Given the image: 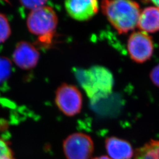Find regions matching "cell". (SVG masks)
Listing matches in <instances>:
<instances>
[{
	"label": "cell",
	"instance_id": "obj_1",
	"mask_svg": "<svg viewBox=\"0 0 159 159\" xmlns=\"http://www.w3.org/2000/svg\"><path fill=\"white\" fill-rule=\"evenodd\" d=\"M101 7L108 21L119 34L127 33L137 27L141 10L136 2L127 0L103 1Z\"/></svg>",
	"mask_w": 159,
	"mask_h": 159
},
{
	"label": "cell",
	"instance_id": "obj_2",
	"mask_svg": "<svg viewBox=\"0 0 159 159\" xmlns=\"http://www.w3.org/2000/svg\"><path fill=\"white\" fill-rule=\"evenodd\" d=\"M77 77L93 102L107 97L112 92L113 76L104 67L94 66L87 70L79 71Z\"/></svg>",
	"mask_w": 159,
	"mask_h": 159
},
{
	"label": "cell",
	"instance_id": "obj_3",
	"mask_svg": "<svg viewBox=\"0 0 159 159\" xmlns=\"http://www.w3.org/2000/svg\"><path fill=\"white\" fill-rule=\"evenodd\" d=\"M57 24V14L49 6H43L31 11L27 20L30 32L39 36L41 43L44 44L51 43Z\"/></svg>",
	"mask_w": 159,
	"mask_h": 159
},
{
	"label": "cell",
	"instance_id": "obj_4",
	"mask_svg": "<svg viewBox=\"0 0 159 159\" xmlns=\"http://www.w3.org/2000/svg\"><path fill=\"white\" fill-rule=\"evenodd\" d=\"M94 148L91 137L82 133L70 134L63 143V152L67 159H90Z\"/></svg>",
	"mask_w": 159,
	"mask_h": 159
},
{
	"label": "cell",
	"instance_id": "obj_5",
	"mask_svg": "<svg viewBox=\"0 0 159 159\" xmlns=\"http://www.w3.org/2000/svg\"><path fill=\"white\" fill-rule=\"evenodd\" d=\"M56 103L65 115L72 117L79 113L83 106V97L79 90L73 85L63 84L56 93Z\"/></svg>",
	"mask_w": 159,
	"mask_h": 159
},
{
	"label": "cell",
	"instance_id": "obj_6",
	"mask_svg": "<svg viewBox=\"0 0 159 159\" xmlns=\"http://www.w3.org/2000/svg\"><path fill=\"white\" fill-rule=\"evenodd\" d=\"M127 50L132 60L136 63H144L153 54V41L147 33L142 31L134 32L129 38Z\"/></svg>",
	"mask_w": 159,
	"mask_h": 159
},
{
	"label": "cell",
	"instance_id": "obj_7",
	"mask_svg": "<svg viewBox=\"0 0 159 159\" xmlns=\"http://www.w3.org/2000/svg\"><path fill=\"white\" fill-rule=\"evenodd\" d=\"M40 53L33 44L27 41L17 43L12 54L13 61L23 70L34 68L39 61Z\"/></svg>",
	"mask_w": 159,
	"mask_h": 159
},
{
	"label": "cell",
	"instance_id": "obj_8",
	"mask_svg": "<svg viewBox=\"0 0 159 159\" xmlns=\"http://www.w3.org/2000/svg\"><path fill=\"white\" fill-rule=\"evenodd\" d=\"M68 15L78 21H87L94 17L98 11V2L96 0H68L65 2Z\"/></svg>",
	"mask_w": 159,
	"mask_h": 159
},
{
	"label": "cell",
	"instance_id": "obj_9",
	"mask_svg": "<svg viewBox=\"0 0 159 159\" xmlns=\"http://www.w3.org/2000/svg\"><path fill=\"white\" fill-rule=\"evenodd\" d=\"M108 157L111 159H131L134 153L130 143L116 137H108L105 142Z\"/></svg>",
	"mask_w": 159,
	"mask_h": 159
},
{
	"label": "cell",
	"instance_id": "obj_10",
	"mask_svg": "<svg viewBox=\"0 0 159 159\" xmlns=\"http://www.w3.org/2000/svg\"><path fill=\"white\" fill-rule=\"evenodd\" d=\"M137 27L145 33H156L159 31V8L148 7L141 12Z\"/></svg>",
	"mask_w": 159,
	"mask_h": 159
},
{
	"label": "cell",
	"instance_id": "obj_11",
	"mask_svg": "<svg viewBox=\"0 0 159 159\" xmlns=\"http://www.w3.org/2000/svg\"><path fill=\"white\" fill-rule=\"evenodd\" d=\"M134 159H159V140H152L137 148Z\"/></svg>",
	"mask_w": 159,
	"mask_h": 159
},
{
	"label": "cell",
	"instance_id": "obj_12",
	"mask_svg": "<svg viewBox=\"0 0 159 159\" xmlns=\"http://www.w3.org/2000/svg\"><path fill=\"white\" fill-rule=\"evenodd\" d=\"M11 70V61L7 57L0 56V84L9 78Z\"/></svg>",
	"mask_w": 159,
	"mask_h": 159
},
{
	"label": "cell",
	"instance_id": "obj_13",
	"mask_svg": "<svg viewBox=\"0 0 159 159\" xmlns=\"http://www.w3.org/2000/svg\"><path fill=\"white\" fill-rule=\"evenodd\" d=\"M11 33V30L8 18L4 14L0 13V43L5 42Z\"/></svg>",
	"mask_w": 159,
	"mask_h": 159
},
{
	"label": "cell",
	"instance_id": "obj_14",
	"mask_svg": "<svg viewBox=\"0 0 159 159\" xmlns=\"http://www.w3.org/2000/svg\"><path fill=\"white\" fill-rule=\"evenodd\" d=\"M0 159H17L8 143L0 138Z\"/></svg>",
	"mask_w": 159,
	"mask_h": 159
},
{
	"label": "cell",
	"instance_id": "obj_15",
	"mask_svg": "<svg viewBox=\"0 0 159 159\" xmlns=\"http://www.w3.org/2000/svg\"><path fill=\"white\" fill-rule=\"evenodd\" d=\"M21 4L25 7L31 10V11L34 10L35 9L39 8L43 6H46L47 1H20Z\"/></svg>",
	"mask_w": 159,
	"mask_h": 159
},
{
	"label": "cell",
	"instance_id": "obj_16",
	"mask_svg": "<svg viewBox=\"0 0 159 159\" xmlns=\"http://www.w3.org/2000/svg\"><path fill=\"white\" fill-rule=\"evenodd\" d=\"M150 77L154 84L159 87V64L153 68L150 72Z\"/></svg>",
	"mask_w": 159,
	"mask_h": 159
},
{
	"label": "cell",
	"instance_id": "obj_17",
	"mask_svg": "<svg viewBox=\"0 0 159 159\" xmlns=\"http://www.w3.org/2000/svg\"><path fill=\"white\" fill-rule=\"evenodd\" d=\"M110 159L108 156H99V157H94L93 159Z\"/></svg>",
	"mask_w": 159,
	"mask_h": 159
},
{
	"label": "cell",
	"instance_id": "obj_18",
	"mask_svg": "<svg viewBox=\"0 0 159 159\" xmlns=\"http://www.w3.org/2000/svg\"><path fill=\"white\" fill-rule=\"evenodd\" d=\"M150 2L153 3L154 5H155L156 7L159 8V1H150Z\"/></svg>",
	"mask_w": 159,
	"mask_h": 159
}]
</instances>
